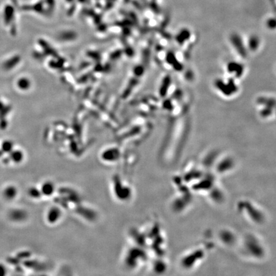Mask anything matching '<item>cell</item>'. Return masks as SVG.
Masks as SVG:
<instances>
[{
	"instance_id": "6da1fadb",
	"label": "cell",
	"mask_w": 276,
	"mask_h": 276,
	"mask_svg": "<svg viewBox=\"0 0 276 276\" xmlns=\"http://www.w3.org/2000/svg\"><path fill=\"white\" fill-rule=\"evenodd\" d=\"M10 160L12 161L15 163H19L23 160V154L19 151H15V152H10Z\"/></svg>"
},
{
	"instance_id": "7a4b0ae2",
	"label": "cell",
	"mask_w": 276,
	"mask_h": 276,
	"mask_svg": "<svg viewBox=\"0 0 276 276\" xmlns=\"http://www.w3.org/2000/svg\"><path fill=\"white\" fill-rule=\"evenodd\" d=\"M5 144H3L2 148L6 152H11L12 151V145L11 143H5Z\"/></svg>"
}]
</instances>
